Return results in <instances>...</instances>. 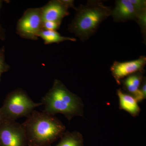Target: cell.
I'll list each match as a JSON object with an SVG mask.
<instances>
[{
  "label": "cell",
  "instance_id": "cell-10",
  "mask_svg": "<svg viewBox=\"0 0 146 146\" xmlns=\"http://www.w3.org/2000/svg\"><path fill=\"white\" fill-rule=\"evenodd\" d=\"M143 73L138 72L134 73L120 82V84L122 85L123 89L125 91V93L132 96L138 102L145 99L139 89L143 78Z\"/></svg>",
  "mask_w": 146,
  "mask_h": 146
},
{
  "label": "cell",
  "instance_id": "cell-1",
  "mask_svg": "<svg viewBox=\"0 0 146 146\" xmlns=\"http://www.w3.org/2000/svg\"><path fill=\"white\" fill-rule=\"evenodd\" d=\"M28 146H50L61 138L66 130L62 122L44 111L33 110L21 124Z\"/></svg>",
  "mask_w": 146,
  "mask_h": 146
},
{
  "label": "cell",
  "instance_id": "cell-9",
  "mask_svg": "<svg viewBox=\"0 0 146 146\" xmlns=\"http://www.w3.org/2000/svg\"><path fill=\"white\" fill-rule=\"evenodd\" d=\"M115 23L136 21V13L129 0H117L111 15Z\"/></svg>",
  "mask_w": 146,
  "mask_h": 146
},
{
  "label": "cell",
  "instance_id": "cell-8",
  "mask_svg": "<svg viewBox=\"0 0 146 146\" xmlns=\"http://www.w3.org/2000/svg\"><path fill=\"white\" fill-rule=\"evenodd\" d=\"M41 8L43 22L52 21L61 24L63 18L70 14L68 7L61 0L50 1Z\"/></svg>",
  "mask_w": 146,
  "mask_h": 146
},
{
  "label": "cell",
  "instance_id": "cell-19",
  "mask_svg": "<svg viewBox=\"0 0 146 146\" xmlns=\"http://www.w3.org/2000/svg\"><path fill=\"white\" fill-rule=\"evenodd\" d=\"M3 1L0 0V9L3 5ZM6 38V31L5 29L0 25V39L2 41L5 40Z\"/></svg>",
  "mask_w": 146,
  "mask_h": 146
},
{
  "label": "cell",
  "instance_id": "cell-22",
  "mask_svg": "<svg viewBox=\"0 0 146 146\" xmlns=\"http://www.w3.org/2000/svg\"><path fill=\"white\" fill-rule=\"evenodd\" d=\"M0 146H1V145H0Z\"/></svg>",
  "mask_w": 146,
  "mask_h": 146
},
{
  "label": "cell",
  "instance_id": "cell-3",
  "mask_svg": "<svg viewBox=\"0 0 146 146\" xmlns=\"http://www.w3.org/2000/svg\"><path fill=\"white\" fill-rule=\"evenodd\" d=\"M41 102L44 106V112L53 116L63 114L69 121L76 116H83L82 100L59 80H55L52 87L42 98Z\"/></svg>",
  "mask_w": 146,
  "mask_h": 146
},
{
  "label": "cell",
  "instance_id": "cell-13",
  "mask_svg": "<svg viewBox=\"0 0 146 146\" xmlns=\"http://www.w3.org/2000/svg\"><path fill=\"white\" fill-rule=\"evenodd\" d=\"M44 41L45 44H50L53 43H59L66 41L76 42V39L72 37L61 36L56 31L43 29L39 33V37Z\"/></svg>",
  "mask_w": 146,
  "mask_h": 146
},
{
  "label": "cell",
  "instance_id": "cell-17",
  "mask_svg": "<svg viewBox=\"0 0 146 146\" xmlns=\"http://www.w3.org/2000/svg\"><path fill=\"white\" fill-rule=\"evenodd\" d=\"M61 24L52 21L43 22V29L47 30L56 31L60 28Z\"/></svg>",
  "mask_w": 146,
  "mask_h": 146
},
{
  "label": "cell",
  "instance_id": "cell-14",
  "mask_svg": "<svg viewBox=\"0 0 146 146\" xmlns=\"http://www.w3.org/2000/svg\"><path fill=\"white\" fill-rule=\"evenodd\" d=\"M136 21L140 27L144 41L146 42V10L136 12Z\"/></svg>",
  "mask_w": 146,
  "mask_h": 146
},
{
  "label": "cell",
  "instance_id": "cell-16",
  "mask_svg": "<svg viewBox=\"0 0 146 146\" xmlns=\"http://www.w3.org/2000/svg\"><path fill=\"white\" fill-rule=\"evenodd\" d=\"M136 12L146 10V0H129Z\"/></svg>",
  "mask_w": 146,
  "mask_h": 146
},
{
  "label": "cell",
  "instance_id": "cell-2",
  "mask_svg": "<svg viewBox=\"0 0 146 146\" xmlns=\"http://www.w3.org/2000/svg\"><path fill=\"white\" fill-rule=\"evenodd\" d=\"M112 9L101 1H87L86 5H80L77 8L68 31L82 42L86 41L96 33L100 24L110 16Z\"/></svg>",
  "mask_w": 146,
  "mask_h": 146
},
{
  "label": "cell",
  "instance_id": "cell-21",
  "mask_svg": "<svg viewBox=\"0 0 146 146\" xmlns=\"http://www.w3.org/2000/svg\"><path fill=\"white\" fill-rule=\"evenodd\" d=\"M6 120V119L5 118V117L4 115H3L2 112L1 108H0V125L2 123Z\"/></svg>",
  "mask_w": 146,
  "mask_h": 146
},
{
  "label": "cell",
  "instance_id": "cell-18",
  "mask_svg": "<svg viewBox=\"0 0 146 146\" xmlns=\"http://www.w3.org/2000/svg\"><path fill=\"white\" fill-rule=\"evenodd\" d=\"M140 91L143 94V96L146 99V77H143L142 82L139 88Z\"/></svg>",
  "mask_w": 146,
  "mask_h": 146
},
{
  "label": "cell",
  "instance_id": "cell-20",
  "mask_svg": "<svg viewBox=\"0 0 146 146\" xmlns=\"http://www.w3.org/2000/svg\"><path fill=\"white\" fill-rule=\"evenodd\" d=\"M61 1L63 3L68 7V9L72 8L74 9L76 11L77 10V8H76L74 5V1H73V0H61Z\"/></svg>",
  "mask_w": 146,
  "mask_h": 146
},
{
  "label": "cell",
  "instance_id": "cell-11",
  "mask_svg": "<svg viewBox=\"0 0 146 146\" xmlns=\"http://www.w3.org/2000/svg\"><path fill=\"white\" fill-rule=\"evenodd\" d=\"M117 94L119 98L120 109L125 110L132 117L139 115L141 109L138 102L133 97L125 93L121 89L117 90Z\"/></svg>",
  "mask_w": 146,
  "mask_h": 146
},
{
  "label": "cell",
  "instance_id": "cell-15",
  "mask_svg": "<svg viewBox=\"0 0 146 146\" xmlns=\"http://www.w3.org/2000/svg\"><path fill=\"white\" fill-rule=\"evenodd\" d=\"M10 66L6 63L5 60V48H0V81L1 76L4 73L9 70Z\"/></svg>",
  "mask_w": 146,
  "mask_h": 146
},
{
  "label": "cell",
  "instance_id": "cell-4",
  "mask_svg": "<svg viewBox=\"0 0 146 146\" xmlns=\"http://www.w3.org/2000/svg\"><path fill=\"white\" fill-rule=\"evenodd\" d=\"M42 105L41 102L33 101L23 89H18L7 95L0 108L6 119L16 121L19 118L27 117L35 108Z\"/></svg>",
  "mask_w": 146,
  "mask_h": 146
},
{
  "label": "cell",
  "instance_id": "cell-7",
  "mask_svg": "<svg viewBox=\"0 0 146 146\" xmlns=\"http://www.w3.org/2000/svg\"><path fill=\"white\" fill-rule=\"evenodd\" d=\"M146 64V56H141L136 60L122 62L114 61L110 71L117 83L120 85L121 80L128 76L138 72H144Z\"/></svg>",
  "mask_w": 146,
  "mask_h": 146
},
{
  "label": "cell",
  "instance_id": "cell-6",
  "mask_svg": "<svg viewBox=\"0 0 146 146\" xmlns=\"http://www.w3.org/2000/svg\"><path fill=\"white\" fill-rule=\"evenodd\" d=\"M1 146H27L25 131L21 124L6 120L0 125Z\"/></svg>",
  "mask_w": 146,
  "mask_h": 146
},
{
  "label": "cell",
  "instance_id": "cell-5",
  "mask_svg": "<svg viewBox=\"0 0 146 146\" xmlns=\"http://www.w3.org/2000/svg\"><path fill=\"white\" fill-rule=\"evenodd\" d=\"M41 8H29L18 21L16 33L24 39L37 40L43 29Z\"/></svg>",
  "mask_w": 146,
  "mask_h": 146
},
{
  "label": "cell",
  "instance_id": "cell-12",
  "mask_svg": "<svg viewBox=\"0 0 146 146\" xmlns=\"http://www.w3.org/2000/svg\"><path fill=\"white\" fill-rule=\"evenodd\" d=\"M60 138L55 146H84L83 136L79 131H65Z\"/></svg>",
  "mask_w": 146,
  "mask_h": 146
}]
</instances>
